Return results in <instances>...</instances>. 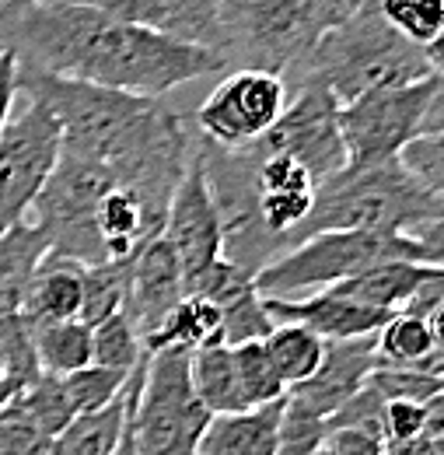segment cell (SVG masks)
Listing matches in <instances>:
<instances>
[{"label":"cell","mask_w":444,"mask_h":455,"mask_svg":"<svg viewBox=\"0 0 444 455\" xmlns=\"http://www.w3.org/2000/svg\"><path fill=\"white\" fill-rule=\"evenodd\" d=\"M0 46L14 53L25 70L144 99H165L186 81L227 70L214 50L56 0H32L25 7L0 11Z\"/></svg>","instance_id":"1"},{"label":"cell","mask_w":444,"mask_h":455,"mask_svg":"<svg viewBox=\"0 0 444 455\" xmlns=\"http://www.w3.org/2000/svg\"><path fill=\"white\" fill-rule=\"evenodd\" d=\"M18 92L43 102L59 126V151L106 165L165 225L168 200L193 155V130L165 99L109 92L18 67Z\"/></svg>","instance_id":"2"},{"label":"cell","mask_w":444,"mask_h":455,"mask_svg":"<svg viewBox=\"0 0 444 455\" xmlns=\"http://www.w3.org/2000/svg\"><path fill=\"white\" fill-rule=\"evenodd\" d=\"M444 196L416 186L392 158L382 165H343L319 182L308 218L290 235L287 249L322 231H395L424 242H441Z\"/></svg>","instance_id":"3"},{"label":"cell","mask_w":444,"mask_h":455,"mask_svg":"<svg viewBox=\"0 0 444 455\" xmlns=\"http://www.w3.org/2000/svg\"><path fill=\"white\" fill-rule=\"evenodd\" d=\"M297 77H315L333 92V99L353 102L371 92L416 84L441 74V46L420 50L392 32L375 4L350 11L329 28L312 53L294 67Z\"/></svg>","instance_id":"4"},{"label":"cell","mask_w":444,"mask_h":455,"mask_svg":"<svg viewBox=\"0 0 444 455\" xmlns=\"http://www.w3.org/2000/svg\"><path fill=\"white\" fill-rule=\"evenodd\" d=\"M378 263H427L444 267L441 242H424L395 231H322L312 235L277 259H270L252 284L259 298L294 301L315 291L343 284Z\"/></svg>","instance_id":"5"},{"label":"cell","mask_w":444,"mask_h":455,"mask_svg":"<svg viewBox=\"0 0 444 455\" xmlns=\"http://www.w3.org/2000/svg\"><path fill=\"white\" fill-rule=\"evenodd\" d=\"M346 14V0H221V57L227 70L283 77Z\"/></svg>","instance_id":"6"},{"label":"cell","mask_w":444,"mask_h":455,"mask_svg":"<svg viewBox=\"0 0 444 455\" xmlns=\"http://www.w3.org/2000/svg\"><path fill=\"white\" fill-rule=\"evenodd\" d=\"M210 417L214 413L193 393L186 350L147 354L137 364L126 417L137 455H196Z\"/></svg>","instance_id":"7"},{"label":"cell","mask_w":444,"mask_h":455,"mask_svg":"<svg viewBox=\"0 0 444 455\" xmlns=\"http://www.w3.org/2000/svg\"><path fill=\"white\" fill-rule=\"evenodd\" d=\"M441 74L361 95L353 102H343L336 123H339V140L346 165L364 169V165H382L392 162L409 140L424 133H441Z\"/></svg>","instance_id":"8"},{"label":"cell","mask_w":444,"mask_h":455,"mask_svg":"<svg viewBox=\"0 0 444 455\" xmlns=\"http://www.w3.org/2000/svg\"><path fill=\"white\" fill-rule=\"evenodd\" d=\"M59 158V126L53 113L21 95V106L11 113L0 133V235L28 221L46 179Z\"/></svg>","instance_id":"9"},{"label":"cell","mask_w":444,"mask_h":455,"mask_svg":"<svg viewBox=\"0 0 444 455\" xmlns=\"http://www.w3.org/2000/svg\"><path fill=\"white\" fill-rule=\"evenodd\" d=\"M336 113L339 102L326 84H319L315 77H294V88H287L283 116L245 148H256L263 155H287L305 165L315 182H326L346 165Z\"/></svg>","instance_id":"10"},{"label":"cell","mask_w":444,"mask_h":455,"mask_svg":"<svg viewBox=\"0 0 444 455\" xmlns=\"http://www.w3.org/2000/svg\"><path fill=\"white\" fill-rule=\"evenodd\" d=\"M287 109V77L270 70H231L193 113L203 144L238 151L259 140Z\"/></svg>","instance_id":"11"},{"label":"cell","mask_w":444,"mask_h":455,"mask_svg":"<svg viewBox=\"0 0 444 455\" xmlns=\"http://www.w3.org/2000/svg\"><path fill=\"white\" fill-rule=\"evenodd\" d=\"M162 235L168 238L171 252L178 256V267H182V277L210 267L214 259L224 256V225H221V211H218V200H214V189L207 182V172L200 162V151H196V137H193V155H189V165L182 172L171 200H168V214Z\"/></svg>","instance_id":"12"},{"label":"cell","mask_w":444,"mask_h":455,"mask_svg":"<svg viewBox=\"0 0 444 455\" xmlns=\"http://www.w3.org/2000/svg\"><path fill=\"white\" fill-rule=\"evenodd\" d=\"M102 11L168 39L214 50L221 57V0H56Z\"/></svg>","instance_id":"13"},{"label":"cell","mask_w":444,"mask_h":455,"mask_svg":"<svg viewBox=\"0 0 444 455\" xmlns=\"http://www.w3.org/2000/svg\"><path fill=\"white\" fill-rule=\"evenodd\" d=\"M182 294H186V277H182L178 256L171 252L165 235H155L130 259V284H126V301H123V315L137 330L140 343L147 333L162 326V319L175 308Z\"/></svg>","instance_id":"14"},{"label":"cell","mask_w":444,"mask_h":455,"mask_svg":"<svg viewBox=\"0 0 444 455\" xmlns=\"http://www.w3.org/2000/svg\"><path fill=\"white\" fill-rule=\"evenodd\" d=\"M266 315L274 326H305L326 343L333 340H361V337H375L389 315L364 308L350 298H339L329 287L294 298V301H280V298H263Z\"/></svg>","instance_id":"15"},{"label":"cell","mask_w":444,"mask_h":455,"mask_svg":"<svg viewBox=\"0 0 444 455\" xmlns=\"http://www.w3.org/2000/svg\"><path fill=\"white\" fill-rule=\"evenodd\" d=\"M375 364H378V357H375V337L333 340L326 343V354H322L319 371L308 382L287 389V396L301 399L319 417H329L353 393H361L368 386V375L375 371Z\"/></svg>","instance_id":"16"},{"label":"cell","mask_w":444,"mask_h":455,"mask_svg":"<svg viewBox=\"0 0 444 455\" xmlns=\"http://www.w3.org/2000/svg\"><path fill=\"white\" fill-rule=\"evenodd\" d=\"M81 270H84L81 263L46 252L25 287L18 319L28 330L81 319Z\"/></svg>","instance_id":"17"},{"label":"cell","mask_w":444,"mask_h":455,"mask_svg":"<svg viewBox=\"0 0 444 455\" xmlns=\"http://www.w3.org/2000/svg\"><path fill=\"white\" fill-rule=\"evenodd\" d=\"M434 281H444L441 267H427V263H378L343 284H333L329 291L339 298H350L364 308L395 315L402 312L420 291Z\"/></svg>","instance_id":"18"},{"label":"cell","mask_w":444,"mask_h":455,"mask_svg":"<svg viewBox=\"0 0 444 455\" xmlns=\"http://www.w3.org/2000/svg\"><path fill=\"white\" fill-rule=\"evenodd\" d=\"M283 399L242 410V413H218L210 417L196 455H274Z\"/></svg>","instance_id":"19"},{"label":"cell","mask_w":444,"mask_h":455,"mask_svg":"<svg viewBox=\"0 0 444 455\" xmlns=\"http://www.w3.org/2000/svg\"><path fill=\"white\" fill-rule=\"evenodd\" d=\"M50 252V235L36 221H21L0 235V319L21 312L25 287Z\"/></svg>","instance_id":"20"},{"label":"cell","mask_w":444,"mask_h":455,"mask_svg":"<svg viewBox=\"0 0 444 455\" xmlns=\"http://www.w3.org/2000/svg\"><path fill=\"white\" fill-rule=\"evenodd\" d=\"M207 343L221 340V308L210 305L207 298L196 294H182L175 301V308L162 319V326L155 333L144 337V354H162V350H200Z\"/></svg>","instance_id":"21"},{"label":"cell","mask_w":444,"mask_h":455,"mask_svg":"<svg viewBox=\"0 0 444 455\" xmlns=\"http://www.w3.org/2000/svg\"><path fill=\"white\" fill-rule=\"evenodd\" d=\"M126 417H130V382L109 406L74 417L50 442L46 455H112L126 431Z\"/></svg>","instance_id":"22"},{"label":"cell","mask_w":444,"mask_h":455,"mask_svg":"<svg viewBox=\"0 0 444 455\" xmlns=\"http://www.w3.org/2000/svg\"><path fill=\"white\" fill-rule=\"evenodd\" d=\"M189 382L196 399L218 417V413H242L245 399L238 389L234 357L227 343H207L189 354Z\"/></svg>","instance_id":"23"},{"label":"cell","mask_w":444,"mask_h":455,"mask_svg":"<svg viewBox=\"0 0 444 455\" xmlns=\"http://www.w3.org/2000/svg\"><path fill=\"white\" fill-rule=\"evenodd\" d=\"M263 347H266V354L277 368V379L283 382V389H294V386L308 382L319 371L322 354H326V340L315 337L305 326H274Z\"/></svg>","instance_id":"24"},{"label":"cell","mask_w":444,"mask_h":455,"mask_svg":"<svg viewBox=\"0 0 444 455\" xmlns=\"http://www.w3.org/2000/svg\"><path fill=\"white\" fill-rule=\"evenodd\" d=\"M32 347H36V357H39L43 371L70 375V371L91 364V326H84L81 319L36 326L32 330Z\"/></svg>","instance_id":"25"},{"label":"cell","mask_w":444,"mask_h":455,"mask_svg":"<svg viewBox=\"0 0 444 455\" xmlns=\"http://www.w3.org/2000/svg\"><path fill=\"white\" fill-rule=\"evenodd\" d=\"M130 284V259L123 263H99L81 270V323L99 326L115 312H123Z\"/></svg>","instance_id":"26"},{"label":"cell","mask_w":444,"mask_h":455,"mask_svg":"<svg viewBox=\"0 0 444 455\" xmlns=\"http://www.w3.org/2000/svg\"><path fill=\"white\" fill-rule=\"evenodd\" d=\"M378 14L385 18L392 32L406 43L431 50L441 46L444 36V0H375Z\"/></svg>","instance_id":"27"},{"label":"cell","mask_w":444,"mask_h":455,"mask_svg":"<svg viewBox=\"0 0 444 455\" xmlns=\"http://www.w3.org/2000/svg\"><path fill=\"white\" fill-rule=\"evenodd\" d=\"M231 357H234V375H238V389H242V399H245V410H256V406H266V403H277V399L287 396V389L277 379V368H274L263 340L234 343Z\"/></svg>","instance_id":"28"},{"label":"cell","mask_w":444,"mask_h":455,"mask_svg":"<svg viewBox=\"0 0 444 455\" xmlns=\"http://www.w3.org/2000/svg\"><path fill=\"white\" fill-rule=\"evenodd\" d=\"M144 357H147L144 343H140L137 330L130 326V319L123 312H115L109 319H102L99 326H91V364L130 375Z\"/></svg>","instance_id":"29"},{"label":"cell","mask_w":444,"mask_h":455,"mask_svg":"<svg viewBox=\"0 0 444 455\" xmlns=\"http://www.w3.org/2000/svg\"><path fill=\"white\" fill-rule=\"evenodd\" d=\"M441 438L444 435V399H431V403H402L392 399L382 410V442L395 445V442H409V438Z\"/></svg>","instance_id":"30"},{"label":"cell","mask_w":444,"mask_h":455,"mask_svg":"<svg viewBox=\"0 0 444 455\" xmlns=\"http://www.w3.org/2000/svg\"><path fill=\"white\" fill-rule=\"evenodd\" d=\"M368 389H375L378 396L392 403H431L441 396L444 375L424 371V368H406V364H375V371L368 375Z\"/></svg>","instance_id":"31"},{"label":"cell","mask_w":444,"mask_h":455,"mask_svg":"<svg viewBox=\"0 0 444 455\" xmlns=\"http://www.w3.org/2000/svg\"><path fill=\"white\" fill-rule=\"evenodd\" d=\"M137 371V368H133ZM130 371V375H133ZM126 371H109V368H99V364H88V368H77L70 375H59L63 379V389H67V399L74 406V417L81 413H95L102 406H109L112 399L119 396L130 382Z\"/></svg>","instance_id":"32"},{"label":"cell","mask_w":444,"mask_h":455,"mask_svg":"<svg viewBox=\"0 0 444 455\" xmlns=\"http://www.w3.org/2000/svg\"><path fill=\"white\" fill-rule=\"evenodd\" d=\"M18 403L25 406V413H28L50 438H56V435L74 420V406H70V399H67L63 379H59V375H50V371H39V379L18 393Z\"/></svg>","instance_id":"33"},{"label":"cell","mask_w":444,"mask_h":455,"mask_svg":"<svg viewBox=\"0 0 444 455\" xmlns=\"http://www.w3.org/2000/svg\"><path fill=\"white\" fill-rule=\"evenodd\" d=\"M322 438H326V417H319L301 399L283 396L277 452L274 455H315L319 445H322Z\"/></svg>","instance_id":"34"},{"label":"cell","mask_w":444,"mask_h":455,"mask_svg":"<svg viewBox=\"0 0 444 455\" xmlns=\"http://www.w3.org/2000/svg\"><path fill=\"white\" fill-rule=\"evenodd\" d=\"M270 330H274V323L266 315V305H263L256 284L249 291H242L238 298H231L227 305H221V340L227 347L249 340H266Z\"/></svg>","instance_id":"35"},{"label":"cell","mask_w":444,"mask_h":455,"mask_svg":"<svg viewBox=\"0 0 444 455\" xmlns=\"http://www.w3.org/2000/svg\"><path fill=\"white\" fill-rule=\"evenodd\" d=\"M50 435L25 413L18 396L0 406V455H46Z\"/></svg>","instance_id":"36"},{"label":"cell","mask_w":444,"mask_h":455,"mask_svg":"<svg viewBox=\"0 0 444 455\" xmlns=\"http://www.w3.org/2000/svg\"><path fill=\"white\" fill-rule=\"evenodd\" d=\"M395 162L402 165V172L416 182V186H424L427 193H434V196H441L444 189V144H441V133H424V137H416V140H409L399 155H395Z\"/></svg>","instance_id":"37"},{"label":"cell","mask_w":444,"mask_h":455,"mask_svg":"<svg viewBox=\"0 0 444 455\" xmlns=\"http://www.w3.org/2000/svg\"><path fill=\"white\" fill-rule=\"evenodd\" d=\"M382 410H385V399L378 396L375 389H361L346 399L336 413L326 417V431H339V427H350V431H364V435H375L382 438ZM385 445V442H382Z\"/></svg>","instance_id":"38"},{"label":"cell","mask_w":444,"mask_h":455,"mask_svg":"<svg viewBox=\"0 0 444 455\" xmlns=\"http://www.w3.org/2000/svg\"><path fill=\"white\" fill-rule=\"evenodd\" d=\"M322 449H326L329 455H382V452H385L382 438H375V435H364V431H350V427L326 431V438H322Z\"/></svg>","instance_id":"39"},{"label":"cell","mask_w":444,"mask_h":455,"mask_svg":"<svg viewBox=\"0 0 444 455\" xmlns=\"http://www.w3.org/2000/svg\"><path fill=\"white\" fill-rule=\"evenodd\" d=\"M18 99H21V92H18V60H14V53L4 50V57H0V133H4L7 119L14 113Z\"/></svg>","instance_id":"40"},{"label":"cell","mask_w":444,"mask_h":455,"mask_svg":"<svg viewBox=\"0 0 444 455\" xmlns=\"http://www.w3.org/2000/svg\"><path fill=\"white\" fill-rule=\"evenodd\" d=\"M382 455H441V438L420 435V438H409V442L385 445V452H382Z\"/></svg>","instance_id":"41"},{"label":"cell","mask_w":444,"mask_h":455,"mask_svg":"<svg viewBox=\"0 0 444 455\" xmlns=\"http://www.w3.org/2000/svg\"><path fill=\"white\" fill-rule=\"evenodd\" d=\"M0 389L14 399V389H11V382H7V347H4V323H0Z\"/></svg>","instance_id":"42"},{"label":"cell","mask_w":444,"mask_h":455,"mask_svg":"<svg viewBox=\"0 0 444 455\" xmlns=\"http://www.w3.org/2000/svg\"><path fill=\"white\" fill-rule=\"evenodd\" d=\"M25 4H32V0H0V11H11V7H25Z\"/></svg>","instance_id":"43"},{"label":"cell","mask_w":444,"mask_h":455,"mask_svg":"<svg viewBox=\"0 0 444 455\" xmlns=\"http://www.w3.org/2000/svg\"><path fill=\"white\" fill-rule=\"evenodd\" d=\"M7 399H11V396H7V393H4V389H0V406H4V403H7Z\"/></svg>","instance_id":"44"},{"label":"cell","mask_w":444,"mask_h":455,"mask_svg":"<svg viewBox=\"0 0 444 455\" xmlns=\"http://www.w3.org/2000/svg\"><path fill=\"white\" fill-rule=\"evenodd\" d=\"M315 455H329V452H326V449H322V445H319V452H315Z\"/></svg>","instance_id":"45"},{"label":"cell","mask_w":444,"mask_h":455,"mask_svg":"<svg viewBox=\"0 0 444 455\" xmlns=\"http://www.w3.org/2000/svg\"><path fill=\"white\" fill-rule=\"evenodd\" d=\"M0 57H4V46H0Z\"/></svg>","instance_id":"46"}]
</instances>
